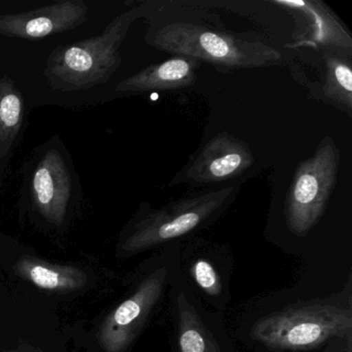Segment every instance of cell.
<instances>
[{
  "label": "cell",
  "instance_id": "obj_3",
  "mask_svg": "<svg viewBox=\"0 0 352 352\" xmlns=\"http://www.w3.org/2000/svg\"><path fill=\"white\" fill-rule=\"evenodd\" d=\"M240 192V185L210 189L152 209L143 207L122 242L124 253H138L204 228L219 218Z\"/></svg>",
  "mask_w": 352,
  "mask_h": 352
},
{
  "label": "cell",
  "instance_id": "obj_7",
  "mask_svg": "<svg viewBox=\"0 0 352 352\" xmlns=\"http://www.w3.org/2000/svg\"><path fill=\"white\" fill-rule=\"evenodd\" d=\"M168 279V270L158 269L107 317L100 331V344L107 352H123L133 343L162 298Z\"/></svg>",
  "mask_w": 352,
  "mask_h": 352
},
{
  "label": "cell",
  "instance_id": "obj_13",
  "mask_svg": "<svg viewBox=\"0 0 352 352\" xmlns=\"http://www.w3.org/2000/svg\"><path fill=\"white\" fill-rule=\"evenodd\" d=\"M179 352H222L195 305L180 292L176 300Z\"/></svg>",
  "mask_w": 352,
  "mask_h": 352
},
{
  "label": "cell",
  "instance_id": "obj_1",
  "mask_svg": "<svg viewBox=\"0 0 352 352\" xmlns=\"http://www.w3.org/2000/svg\"><path fill=\"white\" fill-rule=\"evenodd\" d=\"M145 41L162 52L209 63L220 72L277 67L284 58L278 49L261 41L245 40L207 24L183 20L153 24Z\"/></svg>",
  "mask_w": 352,
  "mask_h": 352
},
{
  "label": "cell",
  "instance_id": "obj_10",
  "mask_svg": "<svg viewBox=\"0 0 352 352\" xmlns=\"http://www.w3.org/2000/svg\"><path fill=\"white\" fill-rule=\"evenodd\" d=\"M30 195L41 215L55 226L67 218L74 195V183L67 162L57 150L42 156L30 179Z\"/></svg>",
  "mask_w": 352,
  "mask_h": 352
},
{
  "label": "cell",
  "instance_id": "obj_5",
  "mask_svg": "<svg viewBox=\"0 0 352 352\" xmlns=\"http://www.w3.org/2000/svg\"><path fill=\"white\" fill-rule=\"evenodd\" d=\"M340 160L335 141L325 137L313 155L298 164L284 207L292 234L305 236L322 217L337 184Z\"/></svg>",
  "mask_w": 352,
  "mask_h": 352
},
{
  "label": "cell",
  "instance_id": "obj_15",
  "mask_svg": "<svg viewBox=\"0 0 352 352\" xmlns=\"http://www.w3.org/2000/svg\"><path fill=\"white\" fill-rule=\"evenodd\" d=\"M18 267L24 277L44 289L69 292L81 287L86 282L85 274L79 270L47 265L36 259L22 261Z\"/></svg>",
  "mask_w": 352,
  "mask_h": 352
},
{
  "label": "cell",
  "instance_id": "obj_6",
  "mask_svg": "<svg viewBox=\"0 0 352 352\" xmlns=\"http://www.w3.org/2000/svg\"><path fill=\"white\" fill-rule=\"evenodd\" d=\"M253 164L254 156L246 142L228 133H218L177 173L170 185L203 187L228 182L244 174Z\"/></svg>",
  "mask_w": 352,
  "mask_h": 352
},
{
  "label": "cell",
  "instance_id": "obj_11",
  "mask_svg": "<svg viewBox=\"0 0 352 352\" xmlns=\"http://www.w3.org/2000/svg\"><path fill=\"white\" fill-rule=\"evenodd\" d=\"M201 63L189 57L175 55L162 63L149 65L139 73L119 82L116 91L141 94L175 91L195 85Z\"/></svg>",
  "mask_w": 352,
  "mask_h": 352
},
{
  "label": "cell",
  "instance_id": "obj_16",
  "mask_svg": "<svg viewBox=\"0 0 352 352\" xmlns=\"http://www.w3.org/2000/svg\"><path fill=\"white\" fill-rule=\"evenodd\" d=\"M191 277L197 287L211 298H218L223 292L221 277L213 263L206 258H197L190 265Z\"/></svg>",
  "mask_w": 352,
  "mask_h": 352
},
{
  "label": "cell",
  "instance_id": "obj_4",
  "mask_svg": "<svg viewBox=\"0 0 352 352\" xmlns=\"http://www.w3.org/2000/svg\"><path fill=\"white\" fill-rule=\"evenodd\" d=\"M349 307L333 302L290 307L255 323L252 337L274 351H300L351 333Z\"/></svg>",
  "mask_w": 352,
  "mask_h": 352
},
{
  "label": "cell",
  "instance_id": "obj_8",
  "mask_svg": "<svg viewBox=\"0 0 352 352\" xmlns=\"http://www.w3.org/2000/svg\"><path fill=\"white\" fill-rule=\"evenodd\" d=\"M296 22L294 47L352 53V36L335 13L320 0H273Z\"/></svg>",
  "mask_w": 352,
  "mask_h": 352
},
{
  "label": "cell",
  "instance_id": "obj_12",
  "mask_svg": "<svg viewBox=\"0 0 352 352\" xmlns=\"http://www.w3.org/2000/svg\"><path fill=\"white\" fill-rule=\"evenodd\" d=\"M352 53L322 52L323 74L320 83L312 89L319 100L352 116Z\"/></svg>",
  "mask_w": 352,
  "mask_h": 352
},
{
  "label": "cell",
  "instance_id": "obj_9",
  "mask_svg": "<svg viewBox=\"0 0 352 352\" xmlns=\"http://www.w3.org/2000/svg\"><path fill=\"white\" fill-rule=\"evenodd\" d=\"M87 15L88 6L83 0H60L26 13L0 15V34L40 40L79 28Z\"/></svg>",
  "mask_w": 352,
  "mask_h": 352
},
{
  "label": "cell",
  "instance_id": "obj_2",
  "mask_svg": "<svg viewBox=\"0 0 352 352\" xmlns=\"http://www.w3.org/2000/svg\"><path fill=\"white\" fill-rule=\"evenodd\" d=\"M147 5L120 14L94 38L57 47L44 75L53 90L83 91L107 83L122 63L120 47L135 20L147 15Z\"/></svg>",
  "mask_w": 352,
  "mask_h": 352
},
{
  "label": "cell",
  "instance_id": "obj_14",
  "mask_svg": "<svg viewBox=\"0 0 352 352\" xmlns=\"http://www.w3.org/2000/svg\"><path fill=\"white\" fill-rule=\"evenodd\" d=\"M21 92L8 77L0 80V158L11 152L24 120Z\"/></svg>",
  "mask_w": 352,
  "mask_h": 352
}]
</instances>
